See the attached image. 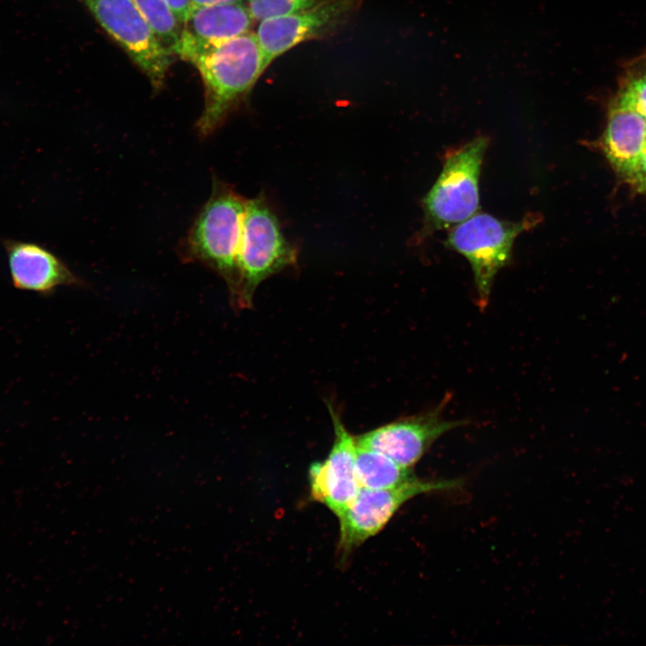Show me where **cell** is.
Masks as SVG:
<instances>
[{"label":"cell","instance_id":"cell-18","mask_svg":"<svg viewBox=\"0 0 646 646\" xmlns=\"http://www.w3.org/2000/svg\"><path fill=\"white\" fill-rule=\"evenodd\" d=\"M177 20L183 24L191 9V0H165Z\"/></svg>","mask_w":646,"mask_h":646},{"label":"cell","instance_id":"cell-17","mask_svg":"<svg viewBox=\"0 0 646 646\" xmlns=\"http://www.w3.org/2000/svg\"><path fill=\"white\" fill-rule=\"evenodd\" d=\"M613 105L633 111L646 119V76L627 83Z\"/></svg>","mask_w":646,"mask_h":646},{"label":"cell","instance_id":"cell-9","mask_svg":"<svg viewBox=\"0 0 646 646\" xmlns=\"http://www.w3.org/2000/svg\"><path fill=\"white\" fill-rule=\"evenodd\" d=\"M335 440L328 456L309 470L311 497L338 517L355 499L361 485L356 472V442L329 404Z\"/></svg>","mask_w":646,"mask_h":646},{"label":"cell","instance_id":"cell-3","mask_svg":"<svg viewBox=\"0 0 646 646\" xmlns=\"http://www.w3.org/2000/svg\"><path fill=\"white\" fill-rule=\"evenodd\" d=\"M296 263L297 250L283 234L264 195L247 199L238 257L239 287L232 307L250 308L255 291L264 280Z\"/></svg>","mask_w":646,"mask_h":646},{"label":"cell","instance_id":"cell-10","mask_svg":"<svg viewBox=\"0 0 646 646\" xmlns=\"http://www.w3.org/2000/svg\"><path fill=\"white\" fill-rule=\"evenodd\" d=\"M443 402L432 411L401 418L356 436L355 442L385 454L404 467L412 468L438 438L463 424L460 421L442 418Z\"/></svg>","mask_w":646,"mask_h":646},{"label":"cell","instance_id":"cell-19","mask_svg":"<svg viewBox=\"0 0 646 646\" xmlns=\"http://www.w3.org/2000/svg\"><path fill=\"white\" fill-rule=\"evenodd\" d=\"M628 183L638 192L646 194V171L637 174Z\"/></svg>","mask_w":646,"mask_h":646},{"label":"cell","instance_id":"cell-22","mask_svg":"<svg viewBox=\"0 0 646 646\" xmlns=\"http://www.w3.org/2000/svg\"><path fill=\"white\" fill-rule=\"evenodd\" d=\"M646 76V75H645Z\"/></svg>","mask_w":646,"mask_h":646},{"label":"cell","instance_id":"cell-6","mask_svg":"<svg viewBox=\"0 0 646 646\" xmlns=\"http://www.w3.org/2000/svg\"><path fill=\"white\" fill-rule=\"evenodd\" d=\"M159 90L174 55L162 44L132 0H80Z\"/></svg>","mask_w":646,"mask_h":646},{"label":"cell","instance_id":"cell-7","mask_svg":"<svg viewBox=\"0 0 646 646\" xmlns=\"http://www.w3.org/2000/svg\"><path fill=\"white\" fill-rule=\"evenodd\" d=\"M458 479L423 480L416 476L388 489L361 487L353 502L337 517L339 552L345 556L379 533L406 502L414 497L458 488Z\"/></svg>","mask_w":646,"mask_h":646},{"label":"cell","instance_id":"cell-11","mask_svg":"<svg viewBox=\"0 0 646 646\" xmlns=\"http://www.w3.org/2000/svg\"><path fill=\"white\" fill-rule=\"evenodd\" d=\"M4 245L12 283L17 289L50 294L62 285H85L61 259L37 243L7 240Z\"/></svg>","mask_w":646,"mask_h":646},{"label":"cell","instance_id":"cell-15","mask_svg":"<svg viewBox=\"0 0 646 646\" xmlns=\"http://www.w3.org/2000/svg\"><path fill=\"white\" fill-rule=\"evenodd\" d=\"M132 1L147 20L162 44L174 55L182 27L165 0Z\"/></svg>","mask_w":646,"mask_h":646},{"label":"cell","instance_id":"cell-1","mask_svg":"<svg viewBox=\"0 0 646 646\" xmlns=\"http://www.w3.org/2000/svg\"><path fill=\"white\" fill-rule=\"evenodd\" d=\"M185 60L198 70L204 83V109L196 128L202 137L223 126L266 70L254 32L206 46Z\"/></svg>","mask_w":646,"mask_h":646},{"label":"cell","instance_id":"cell-13","mask_svg":"<svg viewBox=\"0 0 646 646\" xmlns=\"http://www.w3.org/2000/svg\"><path fill=\"white\" fill-rule=\"evenodd\" d=\"M645 135L643 117L612 106L603 135V150L611 166L626 182L637 170Z\"/></svg>","mask_w":646,"mask_h":646},{"label":"cell","instance_id":"cell-12","mask_svg":"<svg viewBox=\"0 0 646 646\" xmlns=\"http://www.w3.org/2000/svg\"><path fill=\"white\" fill-rule=\"evenodd\" d=\"M253 22L243 2L194 7L182 24L174 55L186 59L200 48L250 31Z\"/></svg>","mask_w":646,"mask_h":646},{"label":"cell","instance_id":"cell-16","mask_svg":"<svg viewBox=\"0 0 646 646\" xmlns=\"http://www.w3.org/2000/svg\"><path fill=\"white\" fill-rule=\"evenodd\" d=\"M328 0H247L255 22L301 12Z\"/></svg>","mask_w":646,"mask_h":646},{"label":"cell","instance_id":"cell-2","mask_svg":"<svg viewBox=\"0 0 646 646\" xmlns=\"http://www.w3.org/2000/svg\"><path fill=\"white\" fill-rule=\"evenodd\" d=\"M246 200L230 184L214 178L208 200L180 245L185 262L200 263L224 280L231 302L239 287L238 257Z\"/></svg>","mask_w":646,"mask_h":646},{"label":"cell","instance_id":"cell-5","mask_svg":"<svg viewBox=\"0 0 646 646\" xmlns=\"http://www.w3.org/2000/svg\"><path fill=\"white\" fill-rule=\"evenodd\" d=\"M538 221L535 214L519 222H507L488 214H477L457 224L449 233L446 244L463 255L472 267L481 307L487 303L496 274L509 262L515 239Z\"/></svg>","mask_w":646,"mask_h":646},{"label":"cell","instance_id":"cell-21","mask_svg":"<svg viewBox=\"0 0 646 646\" xmlns=\"http://www.w3.org/2000/svg\"><path fill=\"white\" fill-rule=\"evenodd\" d=\"M644 171H646V135H645V142H644L643 150H642V156H641V159H640L639 163H638L637 170H636L635 173L633 175V177H632L630 179H633L634 176H636L637 174H640V173L644 172ZM630 179H629V180H630ZM629 180H628V181H629ZM628 181H627V182H628Z\"/></svg>","mask_w":646,"mask_h":646},{"label":"cell","instance_id":"cell-4","mask_svg":"<svg viewBox=\"0 0 646 646\" xmlns=\"http://www.w3.org/2000/svg\"><path fill=\"white\" fill-rule=\"evenodd\" d=\"M487 145L488 138L478 136L446 156L439 178L423 199L424 231L457 225L477 211Z\"/></svg>","mask_w":646,"mask_h":646},{"label":"cell","instance_id":"cell-20","mask_svg":"<svg viewBox=\"0 0 646 646\" xmlns=\"http://www.w3.org/2000/svg\"><path fill=\"white\" fill-rule=\"evenodd\" d=\"M247 0H191L192 8L221 4L239 3Z\"/></svg>","mask_w":646,"mask_h":646},{"label":"cell","instance_id":"cell-14","mask_svg":"<svg viewBox=\"0 0 646 646\" xmlns=\"http://www.w3.org/2000/svg\"><path fill=\"white\" fill-rule=\"evenodd\" d=\"M356 472L361 487L388 489L398 486L415 476L385 454L356 444Z\"/></svg>","mask_w":646,"mask_h":646},{"label":"cell","instance_id":"cell-8","mask_svg":"<svg viewBox=\"0 0 646 646\" xmlns=\"http://www.w3.org/2000/svg\"><path fill=\"white\" fill-rule=\"evenodd\" d=\"M358 4L359 0H328L301 12L259 22L256 35L266 68L292 48L335 31Z\"/></svg>","mask_w":646,"mask_h":646}]
</instances>
